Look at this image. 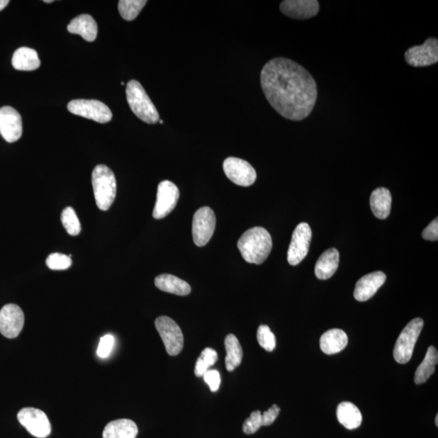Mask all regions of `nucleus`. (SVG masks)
Returning <instances> with one entry per match:
<instances>
[{"label":"nucleus","instance_id":"nucleus-14","mask_svg":"<svg viewBox=\"0 0 438 438\" xmlns=\"http://www.w3.org/2000/svg\"><path fill=\"white\" fill-rule=\"evenodd\" d=\"M405 60L412 67H427L438 61V40L429 38L421 46L409 48L405 52Z\"/></svg>","mask_w":438,"mask_h":438},{"label":"nucleus","instance_id":"nucleus-6","mask_svg":"<svg viewBox=\"0 0 438 438\" xmlns=\"http://www.w3.org/2000/svg\"><path fill=\"white\" fill-rule=\"evenodd\" d=\"M155 327L167 352L172 356L179 355L184 347V335L178 324L170 318L162 316L156 319Z\"/></svg>","mask_w":438,"mask_h":438},{"label":"nucleus","instance_id":"nucleus-19","mask_svg":"<svg viewBox=\"0 0 438 438\" xmlns=\"http://www.w3.org/2000/svg\"><path fill=\"white\" fill-rule=\"evenodd\" d=\"M348 338L344 330L332 329L327 331L320 339V347L327 355H335L344 349Z\"/></svg>","mask_w":438,"mask_h":438},{"label":"nucleus","instance_id":"nucleus-25","mask_svg":"<svg viewBox=\"0 0 438 438\" xmlns=\"http://www.w3.org/2000/svg\"><path fill=\"white\" fill-rule=\"evenodd\" d=\"M392 198L386 188L375 189L370 196V206L374 215L379 219H386L390 215Z\"/></svg>","mask_w":438,"mask_h":438},{"label":"nucleus","instance_id":"nucleus-15","mask_svg":"<svg viewBox=\"0 0 438 438\" xmlns=\"http://www.w3.org/2000/svg\"><path fill=\"white\" fill-rule=\"evenodd\" d=\"M23 132L21 116L12 106L0 108V134L6 142L13 143L18 140Z\"/></svg>","mask_w":438,"mask_h":438},{"label":"nucleus","instance_id":"nucleus-10","mask_svg":"<svg viewBox=\"0 0 438 438\" xmlns=\"http://www.w3.org/2000/svg\"><path fill=\"white\" fill-rule=\"evenodd\" d=\"M18 419L20 424L33 437L46 438L52 431V426L47 415L41 410L33 408L21 409L18 412Z\"/></svg>","mask_w":438,"mask_h":438},{"label":"nucleus","instance_id":"nucleus-1","mask_svg":"<svg viewBox=\"0 0 438 438\" xmlns=\"http://www.w3.org/2000/svg\"><path fill=\"white\" fill-rule=\"evenodd\" d=\"M261 86L269 104L286 119L305 120L315 106V80L304 67L290 59L267 62L261 72Z\"/></svg>","mask_w":438,"mask_h":438},{"label":"nucleus","instance_id":"nucleus-5","mask_svg":"<svg viewBox=\"0 0 438 438\" xmlns=\"http://www.w3.org/2000/svg\"><path fill=\"white\" fill-rule=\"evenodd\" d=\"M424 321L415 318L410 322L398 336L394 349V358L398 364H407L413 355L414 347L422 331Z\"/></svg>","mask_w":438,"mask_h":438},{"label":"nucleus","instance_id":"nucleus-41","mask_svg":"<svg viewBox=\"0 0 438 438\" xmlns=\"http://www.w3.org/2000/svg\"><path fill=\"white\" fill-rule=\"evenodd\" d=\"M159 123H162H162H164V120H159Z\"/></svg>","mask_w":438,"mask_h":438},{"label":"nucleus","instance_id":"nucleus-38","mask_svg":"<svg viewBox=\"0 0 438 438\" xmlns=\"http://www.w3.org/2000/svg\"><path fill=\"white\" fill-rule=\"evenodd\" d=\"M9 4V0H0V12H1L4 9L6 8Z\"/></svg>","mask_w":438,"mask_h":438},{"label":"nucleus","instance_id":"nucleus-31","mask_svg":"<svg viewBox=\"0 0 438 438\" xmlns=\"http://www.w3.org/2000/svg\"><path fill=\"white\" fill-rule=\"evenodd\" d=\"M257 338L258 344L267 352H273L276 347V339L266 325H262L258 328Z\"/></svg>","mask_w":438,"mask_h":438},{"label":"nucleus","instance_id":"nucleus-12","mask_svg":"<svg viewBox=\"0 0 438 438\" xmlns=\"http://www.w3.org/2000/svg\"><path fill=\"white\" fill-rule=\"evenodd\" d=\"M179 198V191L176 185L169 181H162L158 186L157 200L153 211L156 219H162L175 209Z\"/></svg>","mask_w":438,"mask_h":438},{"label":"nucleus","instance_id":"nucleus-3","mask_svg":"<svg viewBox=\"0 0 438 438\" xmlns=\"http://www.w3.org/2000/svg\"><path fill=\"white\" fill-rule=\"evenodd\" d=\"M92 184L99 209L108 210L116 196V179L113 172L108 167L98 165L92 173Z\"/></svg>","mask_w":438,"mask_h":438},{"label":"nucleus","instance_id":"nucleus-17","mask_svg":"<svg viewBox=\"0 0 438 438\" xmlns=\"http://www.w3.org/2000/svg\"><path fill=\"white\" fill-rule=\"evenodd\" d=\"M386 280V275L381 271H376L364 275L358 281L354 291V297L357 301L364 302L377 293Z\"/></svg>","mask_w":438,"mask_h":438},{"label":"nucleus","instance_id":"nucleus-22","mask_svg":"<svg viewBox=\"0 0 438 438\" xmlns=\"http://www.w3.org/2000/svg\"><path fill=\"white\" fill-rule=\"evenodd\" d=\"M155 283L157 288L167 293L188 296L191 292V286L187 282L172 274L159 275L155 279Z\"/></svg>","mask_w":438,"mask_h":438},{"label":"nucleus","instance_id":"nucleus-13","mask_svg":"<svg viewBox=\"0 0 438 438\" xmlns=\"http://www.w3.org/2000/svg\"><path fill=\"white\" fill-rule=\"evenodd\" d=\"M25 315L14 304L4 306L0 310V333L8 339H15L24 327Z\"/></svg>","mask_w":438,"mask_h":438},{"label":"nucleus","instance_id":"nucleus-29","mask_svg":"<svg viewBox=\"0 0 438 438\" xmlns=\"http://www.w3.org/2000/svg\"><path fill=\"white\" fill-rule=\"evenodd\" d=\"M218 361V353L213 348L207 347L201 352V356L196 361L195 374L196 377H203L204 374Z\"/></svg>","mask_w":438,"mask_h":438},{"label":"nucleus","instance_id":"nucleus-26","mask_svg":"<svg viewBox=\"0 0 438 438\" xmlns=\"http://www.w3.org/2000/svg\"><path fill=\"white\" fill-rule=\"evenodd\" d=\"M438 362V353L434 347H429L424 361L419 365L415 374V383L422 385L429 379L435 372V367Z\"/></svg>","mask_w":438,"mask_h":438},{"label":"nucleus","instance_id":"nucleus-7","mask_svg":"<svg viewBox=\"0 0 438 438\" xmlns=\"http://www.w3.org/2000/svg\"><path fill=\"white\" fill-rule=\"evenodd\" d=\"M71 113L101 123H108L112 119V112L108 106L98 100L76 99L67 105Z\"/></svg>","mask_w":438,"mask_h":438},{"label":"nucleus","instance_id":"nucleus-23","mask_svg":"<svg viewBox=\"0 0 438 438\" xmlns=\"http://www.w3.org/2000/svg\"><path fill=\"white\" fill-rule=\"evenodd\" d=\"M337 418L347 429H356L362 423V414L359 408L350 402H342L337 408Z\"/></svg>","mask_w":438,"mask_h":438},{"label":"nucleus","instance_id":"nucleus-20","mask_svg":"<svg viewBox=\"0 0 438 438\" xmlns=\"http://www.w3.org/2000/svg\"><path fill=\"white\" fill-rule=\"evenodd\" d=\"M339 263V252L336 249L325 251L317 262L315 274L318 279L327 280L333 276Z\"/></svg>","mask_w":438,"mask_h":438},{"label":"nucleus","instance_id":"nucleus-11","mask_svg":"<svg viewBox=\"0 0 438 438\" xmlns=\"http://www.w3.org/2000/svg\"><path fill=\"white\" fill-rule=\"evenodd\" d=\"M223 170L230 181L239 186H251L257 179L254 168L248 162L234 157L224 161Z\"/></svg>","mask_w":438,"mask_h":438},{"label":"nucleus","instance_id":"nucleus-16","mask_svg":"<svg viewBox=\"0 0 438 438\" xmlns=\"http://www.w3.org/2000/svg\"><path fill=\"white\" fill-rule=\"evenodd\" d=\"M279 8L284 15L296 20L310 19L319 13V3L316 0H285Z\"/></svg>","mask_w":438,"mask_h":438},{"label":"nucleus","instance_id":"nucleus-9","mask_svg":"<svg viewBox=\"0 0 438 438\" xmlns=\"http://www.w3.org/2000/svg\"><path fill=\"white\" fill-rule=\"evenodd\" d=\"M312 230L306 223H301L292 234L288 252V261L291 266H297L305 259L310 251Z\"/></svg>","mask_w":438,"mask_h":438},{"label":"nucleus","instance_id":"nucleus-2","mask_svg":"<svg viewBox=\"0 0 438 438\" xmlns=\"http://www.w3.org/2000/svg\"><path fill=\"white\" fill-rule=\"evenodd\" d=\"M237 246L245 262L261 265L272 250L271 235L265 228H252L241 235Z\"/></svg>","mask_w":438,"mask_h":438},{"label":"nucleus","instance_id":"nucleus-34","mask_svg":"<svg viewBox=\"0 0 438 438\" xmlns=\"http://www.w3.org/2000/svg\"><path fill=\"white\" fill-rule=\"evenodd\" d=\"M115 344V338L111 335H106L101 338L97 354L100 358L105 359L110 356Z\"/></svg>","mask_w":438,"mask_h":438},{"label":"nucleus","instance_id":"nucleus-8","mask_svg":"<svg viewBox=\"0 0 438 438\" xmlns=\"http://www.w3.org/2000/svg\"><path fill=\"white\" fill-rule=\"evenodd\" d=\"M216 226V217L211 208L205 206L196 210L193 219V237L196 246L209 243Z\"/></svg>","mask_w":438,"mask_h":438},{"label":"nucleus","instance_id":"nucleus-4","mask_svg":"<svg viewBox=\"0 0 438 438\" xmlns=\"http://www.w3.org/2000/svg\"><path fill=\"white\" fill-rule=\"evenodd\" d=\"M126 96L129 106L140 120L149 125L160 120L159 111L140 82L132 80L127 84Z\"/></svg>","mask_w":438,"mask_h":438},{"label":"nucleus","instance_id":"nucleus-33","mask_svg":"<svg viewBox=\"0 0 438 438\" xmlns=\"http://www.w3.org/2000/svg\"><path fill=\"white\" fill-rule=\"evenodd\" d=\"M262 425V414L260 411L252 412L250 417L245 420L243 431L245 434H254L260 429Z\"/></svg>","mask_w":438,"mask_h":438},{"label":"nucleus","instance_id":"nucleus-30","mask_svg":"<svg viewBox=\"0 0 438 438\" xmlns=\"http://www.w3.org/2000/svg\"><path fill=\"white\" fill-rule=\"evenodd\" d=\"M61 222L63 224L66 232L73 237L79 235L82 230L79 218H78L76 211L72 207H67L62 212Z\"/></svg>","mask_w":438,"mask_h":438},{"label":"nucleus","instance_id":"nucleus-32","mask_svg":"<svg viewBox=\"0 0 438 438\" xmlns=\"http://www.w3.org/2000/svg\"><path fill=\"white\" fill-rule=\"evenodd\" d=\"M46 263L48 268L53 271H65L72 266V259L69 256L55 252L48 256Z\"/></svg>","mask_w":438,"mask_h":438},{"label":"nucleus","instance_id":"nucleus-36","mask_svg":"<svg viewBox=\"0 0 438 438\" xmlns=\"http://www.w3.org/2000/svg\"><path fill=\"white\" fill-rule=\"evenodd\" d=\"M279 412L280 408L276 404H274L271 408H269L268 411L262 414L263 426L271 425L279 417Z\"/></svg>","mask_w":438,"mask_h":438},{"label":"nucleus","instance_id":"nucleus-35","mask_svg":"<svg viewBox=\"0 0 438 438\" xmlns=\"http://www.w3.org/2000/svg\"><path fill=\"white\" fill-rule=\"evenodd\" d=\"M206 383L210 386L212 392H216L220 386V374L217 370H208L203 376Z\"/></svg>","mask_w":438,"mask_h":438},{"label":"nucleus","instance_id":"nucleus-40","mask_svg":"<svg viewBox=\"0 0 438 438\" xmlns=\"http://www.w3.org/2000/svg\"><path fill=\"white\" fill-rule=\"evenodd\" d=\"M436 425L438 426V415H436Z\"/></svg>","mask_w":438,"mask_h":438},{"label":"nucleus","instance_id":"nucleus-18","mask_svg":"<svg viewBox=\"0 0 438 438\" xmlns=\"http://www.w3.org/2000/svg\"><path fill=\"white\" fill-rule=\"evenodd\" d=\"M67 31L82 36L87 42H94L98 35L97 22L91 15L82 14L71 21Z\"/></svg>","mask_w":438,"mask_h":438},{"label":"nucleus","instance_id":"nucleus-21","mask_svg":"<svg viewBox=\"0 0 438 438\" xmlns=\"http://www.w3.org/2000/svg\"><path fill=\"white\" fill-rule=\"evenodd\" d=\"M138 429L131 420L120 419L106 425L103 432V438H136Z\"/></svg>","mask_w":438,"mask_h":438},{"label":"nucleus","instance_id":"nucleus-28","mask_svg":"<svg viewBox=\"0 0 438 438\" xmlns=\"http://www.w3.org/2000/svg\"><path fill=\"white\" fill-rule=\"evenodd\" d=\"M146 4L145 0H120L118 9L123 19L131 21L137 18Z\"/></svg>","mask_w":438,"mask_h":438},{"label":"nucleus","instance_id":"nucleus-39","mask_svg":"<svg viewBox=\"0 0 438 438\" xmlns=\"http://www.w3.org/2000/svg\"><path fill=\"white\" fill-rule=\"evenodd\" d=\"M52 0H45L44 3H52Z\"/></svg>","mask_w":438,"mask_h":438},{"label":"nucleus","instance_id":"nucleus-24","mask_svg":"<svg viewBox=\"0 0 438 438\" xmlns=\"http://www.w3.org/2000/svg\"><path fill=\"white\" fill-rule=\"evenodd\" d=\"M12 64L15 69L20 71H33L40 67L41 61L35 50L21 47L13 54Z\"/></svg>","mask_w":438,"mask_h":438},{"label":"nucleus","instance_id":"nucleus-37","mask_svg":"<svg viewBox=\"0 0 438 438\" xmlns=\"http://www.w3.org/2000/svg\"><path fill=\"white\" fill-rule=\"evenodd\" d=\"M422 237L426 240L437 241L438 240V219L432 220L422 233Z\"/></svg>","mask_w":438,"mask_h":438},{"label":"nucleus","instance_id":"nucleus-27","mask_svg":"<svg viewBox=\"0 0 438 438\" xmlns=\"http://www.w3.org/2000/svg\"><path fill=\"white\" fill-rule=\"evenodd\" d=\"M225 347L227 352L226 367L229 372H232L242 362V347H241L237 337L231 334L226 337Z\"/></svg>","mask_w":438,"mask_h":438}]
</instances>
